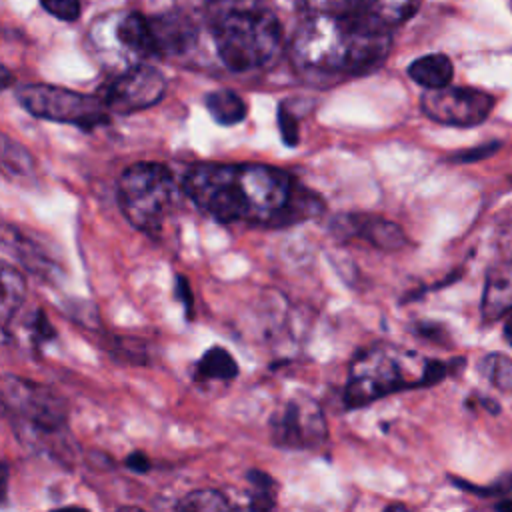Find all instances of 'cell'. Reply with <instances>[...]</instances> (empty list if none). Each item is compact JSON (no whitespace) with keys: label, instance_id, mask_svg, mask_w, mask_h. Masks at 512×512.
<instances>
[{"label":"cell","instance_id":"obj_9","mask_svg":"<svg viewBox=\"0 0 512 512\" xmlns=\"http://www.w3.org/2000/svg\"><path fill=\"white\" fill-rule=\"evenodd\" d=\"M270 438L280 448L312 450L326 442L328 426L322 408L306 396L284 400L270 416Z\"/></svg>","mask_w":512,"mask_h":512},{"label":"cell","instance_id":"obj_24","mask_svg":"<svg viewBox=\"0 0 512 512\" xmlns=\"http://www.w3.org/2000/svg\"><path fill=\"white\" fill-rule=\"evenodd\" d=\"M306 14L312 12H348V10H360L370 8L372 0H298Z\"/></svg>","mask_w":512,"mask_h":512},{"label":"cell","instance_id":"obj_34","mask_svg":"<svg viewBox=\"0 0 512 512\" xmlns=\"http://www.w3.org/2000/svg\"><path fill=\"white\" fill-rule=\"evenodd\" d=\"M504 334H506V340L512 344V312L508 314V320H506V326H504Z\"/></svg>","mask_w":512,"mask_h":512},{"label":"cell","instance_id":"obj_29","mask_svg":"<svg viewBox=\"0 0 512 512\" xmlns=\"http://www.w3.org/2000/svg\"><path fill=\"white\" fill-rule=\"evenodd\" d=\"M176 290L174 296L178 302H182L184 310H186V318H192V306H194V298H192V290L188 286V280L184 276H176Z\"/></svg>","mask_w":512,"mask_h":512},{"label":"cell","instance_id":"obj_1","mask_svg":"<svg viewBox=\"0 0 512 512\" xmlns=\"http://www.w3.org/2000/svg\"><path fill=\"white\" fill-rule=\"evenodd\" d=\"M186 196L220 222L294 226L324 212V200L288 172L268 164H194L184 180Z\"/></svg>","mask_w":512,"mask_h":512},{"label":"cell","instance_id":"obj_5","mask_svg":"<svg viewBox=\"0 0 512 512\" xmlns=\"http://www.w3.org/2000/svg\"><path fill=\"white\" fill-rule=\"evenodd\" d=\"M408 354L388 344H376L356 354L348 368L344 386L346 408H362L388 394L416 388L418 380L408 376Z\"/></svg>","mask_w":512,"mask_h":512},{"label":"cell","instance_id":"obj_23","mask_svg":"<svg viewBox=\"0 0 512 512\" xmlns=\"http://www.w3.org/2000/svg\"><path fill=\"white\" fill-rule=\"evenodd\" d=\"M420 0H372L370 10L376 12L390 26L402 24L414 16Z\"/></svg>","mask_w":512,"mask_h":512},{"label":"cell","instance_id":"obj_17","mask_svg":"<svg viewBox=\"0 0 512 512\" xmlns=\"http://www.w3.org/2000/svg\"><path fill=\"white\" fill-rule=\"evenodd\" d=\"M2 302H0V320L4 334L8 332V322L16 314V310L22 306L26 298V280L22 272L16 266H10L8 262L2 264Z\"/></svg>","mask_w":512,"mask_h":512},{"label":"cell","instance_id":"obj_22","mask_svg":"<svg viewBox=\"0 0 512 512\" xmlns=\"http://www.w3.org/2000/svg\"><path fill=\"white\" fill-rule=\"evenodd\" d=\"M482 376L498 390H512V360L502 354H488L478 364Z\"/></svg>","mask_w":512,"mask_h":512},{"label":"cell","instance_id":"obj_12","mask_svg":"<svg viewBox=\"0 0 512 512\" xmlns=\"http://www.w3.org/2000/svg\"><path fill=\"white\" fill-rule=\"evenodd\" d=\"M330 232L340 240H360L382 252H396L408 244V236L396 222L366 212H350L332 218Z\"/></svg>","mask_w":512,"mask_h":512},{"label":"cell","instance_id":"obj_19","mask_svg":"<svg viewBox=\"0 0 512 512\" xmlns=\"http://www.w3.org/2000/svg\"><path fill=\"white\" fill-rule=\"evenodd\" d=\"M34 158L30 152L20 144L14 142L10 136H2V172L6 178H30L34 168Z\"/></svg>","mask_w":512,"mask_h":512},{"label":"cell","instance_id":"obj_18","mask_svg":"<svg viewBox=\"0 0 512 512\" xmlns=\"http://www.w3.org/2000/svg\"><path fill=\"white\" fill-rule=\"evenodd\" d=\"M238 376V364L234 356L220 346H214L202 354V358L196 362L194 378L196 380H220L228 382Z\"/></svg>","mask_w":512,"mask_h":512},{"label":"cell","instance_id":"obj_13","mask_svg":"<svg viewBox=\"0 0 512 512\" xmlns=\"http://www.w3.org/2000/svg\"><path fill=\"white\" fill-rule=\"evenodd\" d=\"M2 244H4V250H12L14 256H18V260L36 276L44 280H52L54 274H60L56 264L44 252V248L38 242H34L30 236H26L22 230H18L16 226L4 224Z\"/></svg>","mask_w":512,"mask_h":512},{"label":"cell","instance_id":"obj_10","mask_svg":"<svg viewBox=\"0 0 512 512\" xmlns=\"http://www.w3.org/2000/svg\"><path fill=\"white\" fill-rule=\"evenodd\" d=\"M164 92L166 78L162 72L146 62H138L116 72L100 96L110 112L134 114L158 104Z\"/></svg>","mask_w":512,"mask_h":512},{"label":"cell","instance_id":"obj_8","mask_svg":"<svg viewBox=\"0 0 512 512\" xmlns=\"http://www.w3.org/2000/svg\"><path fill=\"white\" fill-rule=\"evenodd\" d=\"M2 410L4 414L18 416L36 432L48 434L62 432L68 420V406L60 394L14 374L2 378Z\"/></svg>","mask_w":512,"mask_h":512},{"label":"cell","instance_id":"obj_16","mask_svg":"<svg viewBox=\"0 0 512 512\" xmlns=\"http://www.w3.org/2000/svg\"><path fill=\"white\" fill-rule=\"evenodd\" d=\"M204 102H206V108H208L210 116L214 118V122H218L222 126L240 124L248 112L246 100L230 88H220V90L206 94Z\"/></svg>","mask_w":512,"mask_h":512},{"label":"cell","instance_id":"obj_14","mask_svg":"<svg viewBox=\"0 0 512 512\" xmlns=\"http://www.w3.org/2000/svg\"><path fill=\"white\" fill-rule=\"evenodd\" d=\"M512 312V262L494 266L486 276L482 296V316L496 320Z\"/></svg>","mask_w":512,"mask_h":512},{"label":"cell","instance_id":"obj_6","mask_svg":"<svg viewBox=\"0 0 512 512\" xmlns=\"http://www.w3.org/2000/svg\"><path fill=\"white\" fill-rule=\"evenodd\" d=\"M90 38L96 52L110 64H118L120 70L148 58H160L154 20L140 12L118 10L104 14L94 20Z\"/></svg>","mask_w":512,"mask_h":512},{"label":"cell","instance_id":"obj_35","mask_svg":"<svg viewBox=\"0 0 512 512\" xmlns=\"http://www.w3.org/2000/svg\"><path fill=\"white\" fill-rule=\"evenodd\" d=\"M498 508H512V500H504L498 504Z\"/></svg>","mask_w":512,"mask_h":512},{"label":"cell","instance_id":"obj_32","mask_svg":"<svg viewBox=\"0 0 512 512\" xmlns=\"http://www.w3.org/2000/svg\"><path fill=\"white\" fill-rule=\"evenodd\" d=\"M124 466L130 468L132 472L142 474V472H148V470H150V460H148V456H146L144 452H138V450H136V452H132V454L126 456Z\"/></svg>","mask_w":512,"mask_h":512},{"label":"cell","instance_id":"obj_2","mask_svg":"<svg viewBox=\"0 0 512 512\" xmlns=\"http://www.w3.org/2000/svg\"><path fill=\"white\" fill-rule=\"evenodd\" d=\"M390 46V24L370 8L312 12L296 28L288 56L306 74L356 76L378 68Z\"/></svg>","mask_w":512,"mask_h":512},{"label":"cell","instance_id":"obj_28","mask_svg":"<svg viewBox=\"0 0 512 512\" xmlns=\"http://www.w3.org/2000/svg\"><path fill=\"white\" fill-rule=\"evenodd\" d=\"M498 148H500L498 142H490V144H482V146H476V148L460 150V152L452 154V162H478V160H484V158L492 156Z\"/></svg>","mask_w":512,"mask_h":512},{"label":"cell","instance_id":"obj_11","mask_svg":"<svg viewBox=\"0 0 512 512\" xmlns=\"http://www.w3.org/2000/svg\"><path fill=\"white\" fill-rule=\"evenodd\" d=\"M422 112L446 126H476L484 122L492 108H494V96L478 90V88H466V86H444L426 90L420 98Z\"/></svg>","mask_w":512,"mask_h":512},{"label":"cell","instance_id":"obj_31","mask_svg":"<svg viewBox=\"0 0 512 512\" xmlns=\"http://www.w3.org/2000/svg\"><path fill=\"white\" fill-rule=\"evenodd\" d=\"M34 338H38L40 342H48V340H54L56 336V330L52 328V324L48 322V318L42 314V310H36L34 312Z\"/></svg>","mask_w":512,"mask_h":512},{"label":"cell","instance_id":"obj_4","mask_svg":"<svg viewBox=\"0 0 512 512\" xmlns=\"http://www.w3.org/2000/svg\"><path fill=\"white\" fill-rule=\"evenodd\" d=\"M118 204L124 218L140 232L156 238L178 204L174 174L160 162H136L118 178Z\"/></svg>","mask_w":512,"mask_h":512},{"label":"cell","instance_id":"obj_25","mask_svg":"<svg viewBox=\"0 0 512 512\" xmlns=\"http://www.w3.org/2000/svg\"><path fill=\"white\" fill-rule=\"evenodd\" d=\"M40 4L50 16L62 22H74L80 18L82 12L80 0H40Z\"/></svg>","mask_w":512,"mask_h":512},{"label":"cell","instance_id":"obj_26","mask_svg":"<svg viewBox=\"0 0 512 512\" xmlns=\"http://www.w3.org/2000/svg\"><path fill=\"white\" fill-rule=\"evenodd\" d=\"M278 128H280L282 142L286 146H296L298 144V138H300L298 120L294 118V114L286 106H280V110H278Z\"/></svg>","mask_w":512,"mask_h":512},{"label":"cell","instance_id":"obj_27","mask_svg":"<svg viewBox=\"0 0 512 512\" xmlns=\"http://www.w3.org/2000/svg\"><path fill=\"white\" fill-rule=\"evenodd\" d=\"M454 484H458L460 488H466L470 492H476L480 496H508L512 494V474L500 476L492 486H472V484H464L462 480H454Z\"/></svg>","mask_w":512,"mask_h":512},{"label":"cell","instance_id":"obj_33","mask_svg":"<svg viewBox=\"0 0 512 512\" xmlns=\"http://www.w3.org/2000/svg\"><path fill=\"white\" fill-rule=\"evenodd\" d=\"M6 490H8V464H2V502H6Z\"/></svg>","mask_w":512,"mask_h":512},{"label":"cell","instance_id":"obj_7","mask_svg":"<svg viewBox=\"0 0 512 512\" xmlns=\"http://www.w3.org/2000/svg\"><path fill=\"white\" fill-rule=\"evenodd\" d=\"M20 106L42 120L72 124L82 130H92L110 120L102 96L82 94L50 84H26L16 90Z\"/></svg>","mask_w":512,"mask_h":512},{"label":"cell","instance_id":"obj_15","mask_svg":"<svg viewBox=\"0 0 512 512\" xmlns=\"http://www.w3.org/2000/svg\"><path fill=\"white\" fill-rule=\"evenodd\" d=\"M454 74L452 60L446 54H426L416 58L408 66V76L426 90L444 88L450 84Z\"/></svg>","mask_w":512,"mask_h":512},{"label":"cell","instance_id":"obj_21","mask_svg":"<svg viewBox=\"0 0 512 512\" xmlns=\"http://www.w3.org/2000/svg\"><path fill=\"white\" fill-rule=\"evenodd\" d=\"M176 508L188 510V512H196V510L212 512V510H230L232 504L222 492L212 490V488H202V490H194V492H188L186 496H182L176 502Z\"/></svg>","mask_w":512,"mask_h":512},{"label":"cell","instance_id":"obj_20","mask_svg":"<svg viewBox=\"0 0 512 512\" xmlns=\"http://www.w3.org/2000/svg\"><path fill=\"white\" fill-rule=\"evenodd\" d=\"M246 480L250 484V502L248 506L252 510H270L276 506V494H278V484L272 476H268L262 470H248Z\"/></svg>","mask_w":512,"mask_h":512},{"label":"cell","instance_id":"obj_3","mask_svg":"<svg viewBox=\"0 0 512 512\" xmlns=\"http://www.w3.org/2000/svg\"><path fill=\"white\" fill-rule=\"evenodd\" d=\"M208 18L214 50L232 72L264 70L284 50L282 24L266 4L232 6Z\"/></svg>","mask_w":512,"mask_h":512},{"label":"cell","instance_id":"obj_30","mask_svg":"<svg viewBox=\"0 0 512 512\" xmlns=\"http://www.w3.org/2000/svg\"><path fill=\"white\" fill-rule=\"evenodd\" d=\"M414 332L420 336V338H426V340H432V342H444L446 340V332L442 328V324H436V322H418L414 326Z\"/></svg>","mask_w":512,"mask_h":512}]
</instances>
